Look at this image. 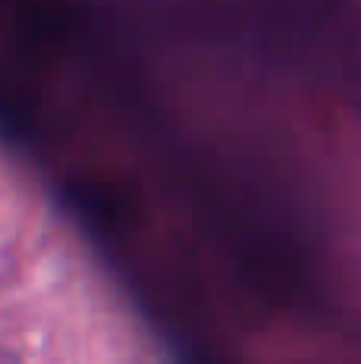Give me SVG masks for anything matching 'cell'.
I'll return each instance as SVG.
<instances>
[]
</instances>
